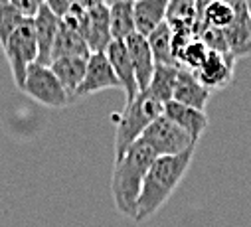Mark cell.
<instances>
[{"label":"cell","instance_id":"23","mask_svg":"<svg viewBox=\"0 0 251 227\" xmlns=\"http://www.w3.org/2000/svg\"><path fill=\"white\" fill-rule=\"evenodd\" d=\"M210 49L206 47V44L198 38H194L190 44H188L180 55H178V66L184 69H190V71H198L202 68V64L208 60Z\"/></svg>","mask_w":251,"mask_h":227},{"label":"cell","instance_id":"30","mask_svg":"<svg viewBox=\"0 0 251 227\" xmlns=\"http://www.w3.org/2000/svg\"><path fill=\"white\" fill-rule=\"evenodd\" d=\"M243 4H245L247 12H249V16H251V0H243Z\"/></svg>","mask_w":251,"mask_h":227},{"label":"cell","instance_id":"8","mask_svg":"<svg viewBox=\"0 0 251 227\" xmlns=\"http://www.w3.org/2000/svg\"><path fill=\"white\" fill-rule=\"evenodd\" d=\"M233 69H235V58L231 53L210 51L208 60L194 73L208 91H214V89H224L233 81Z\"/></svg>","mask_w":251,"mask_h":227},{"label":"cell","instance_id":"29","mask_svg":"<svg viewBox=\"0 0 251 227\" xmlns=\"http://www.w3.org/2000/svg\"><path fill=\"white\" fill-rule=\"evenodd\" d=\"M123 2H137V0H103V4L109 8V6H115V4H123Z\"/></svg>","mask_w":251,"mask_h":227},{"label":"cell","instance_id":"19","mask_svg":"<svg viewBox=\"0 0 251 227\" xmlns=\"http://www.w3.org/2000/svg\"><path fill=\"white\" fill-rule=\"evenodd\" d=\"M109 26L113 42H125L137 32L135 24V2H123L109 6Z\"/></svg>","mask_w":251,"mask_h":227},{"label":"cell","instance_id":"9","mask_svg":"<svg viewBox=\"0 0 251 227\" xmlns=\"http://www.w3.org/2000/svg\"><path fill=\"white\" fill-rule=\"evenodd\" d=\"M81 36L85 38L91 53H105L107 47L113 44L111 26H109V8L105 4H99L91 10H87Z\"/></svg>","mask_w":251,"mask_h":227},{"label":"cell","instance_id":"26","mask_svg":"<svg viewBox=\"0 0 251 227\" xmlns=\"http://www.w3.org/2000/svg\"><path fill=\"white\" fill-rule=\"evenodd\" d=\"M196 38L202 40L210 51L229 53V45H227V40H226L224 30H218V28H212V26H204V28L196 34Z\"/></svg>","mask_w":251,"mask_h":227},{"label":"cell","instance_id":"13","mask_svg":"<svg viewBox=\"0 0 251 227\" xmlns=\"http://www.w3.org/2000/svg\"><path fill=\"white\" fill-rule=\"evenodd\" d=\"M164 117H168L172 123H176L188 136L192 138L194 144H198L200 136L208 129V115L206 111H198L192 107L180 105L176 101H170L164 105Z\"/></svg>","mask_w":251,"mask_h":227},{"label":"cell","instance_id":"21","mask_svg":"<svg viewBox=\"0 0 251 227\" xmlns=\"http://www.w3.org/2000/svg\"><path fill=\"white\" fill-rule=\"evenodd\" d=\"M147 40H149V45H151V51L154 55L156 64H160V66H178L176 58H174V47H172V30L166 22L160 24L154 32H151L147 36Z\"/></svg>","mask_w":251,"mask_h":227},{"label":"cell","instance_id":"6","mask_svg":"<svg viewBox=\"0 0 251 227\" xmlns=\"http://www.w3.org/2000/svg\"><path fill=\"white\" fill-rule=\"evenodd\" d=\"M139 140L143 144H147L156 154V158L158 156H176V154L186 152L188 148L196 146L192 142V138L176 123H172L168 117H164V113L149 125V129L143 133V136Z\"/></svg>","mask_w":251,"mask_h":227},{"label":"cell","instance_id":"7","mask_svg":"<svg viewBox=\"0 0 251 227\" xmlns=\"http://www.w3.org/2000/svg\"><path fill=\"white\" fill-rule=\"evenodd\" d=\"M105 89H121V81L117 79L111 62L107 60V53H91L87 60V71L85 77L75 93V99L87 97Z\"/></svg>","mask_w":251,"mask_h":227},{"label":"cell","instance_id":"11","mask_svg":"<svg viewBox=\"0 0 251 227\" xmlns=\"http://www.w3.org/2000/svg\"><path fill=\"white\" fill-rule=\"evenodd\" d=\"M125 44H127L131 62H133V68H135V73H137L139 91L145 93L149 89V85H151V79H152L154 68H156V62H154V55L151 51L149 40H147V36L135 32L131 38L125 40Z\"/></svg>","mask_w":251,"mask_h":227},{"label":"cell","instance_id":"14","mask_svg":"<svg viewBox=\"0 0 251 227\" xmlns=\"http://www.w3.org/2000/svg\"><path fill=\"white\" fill-rule=\"evenodd\" d=\"M210 93L212 91H208L200 83V79L196 77L194 71L180 68L178 77H176V85H174L172 101L186 105V107H192V109H198V111H204L208 101H210Z\"/></svg>","mask_w":251,"mask_h":227},{"label":"cell","instance_id":"15","mask_svg":"<svg viewBox=\"0 0 251 227\" xmlns=\"http://www.w3.org/2000/svg\"><path fill=\"white\" fill-rule=\"evenodd\" d=\"M87 60L89 58H61V60H53L50 64L51 71L59 79L61 87L66 89L70 99H75V93H77V89L85 77Z\"/></svg>","mask_w":251,"mask_h":227},{"label":"cell","instance_id":"10","mask_svg":"<svg viewBox=\"0 0 251 227\" xmlns=\"http://www.w3.org/2000/svg\"><path fill=\"white\" fill-rule=\"evenodd\" d=\"M107 60L111 62V68L117 75V79L121 81V89L125 91V97H127V103H131L133 99H137L139 91V83H137V73L131 62V55L127 49V44L125 42H113L107 47Z\"/></svg>","mask_w":251,"mask_h":227},{"label":"cell","instance_id":"20","mask_svg":"<svg viewBox=\"0 0 251 227\" xmlns=\"http://www.w3.org/2000/svg\"><path fill=\"white\" fill-rule=\"evenodd\" d=\"M178 71H180L178 66H160V64H156L154 75L151 79V85H149L147 93L162 105L170 103L172 95H174V85H176Z\"/></svg>","mask_w":251,"mask_h":227},{"label":"cell","instance_id":"28","mask_svg":"<svg viewBox=\"0 0 251 227\" xmlns=\"http://www.w3.org/2000/svg\"><path fill=\"white\" fill-rule=\"evenodd\" d=\"M74 2L79 4V6L85 8V10H91V8L99 6V4H103V0H74Z\"/></svg>","mask_w":251,"mask_h":227},{"label":"cell","instance_id":"24","mask_svg":"<svg viewBox=\"0 0 251 227\" xmlns=\"http://www.w3.org/2000/svg\"><path fill=\"white\" fill-rule=\"evenodd\" d=\"M166 22L196 24V0H170Z\"/></svg>","mask_w":251,"mask_h":227},{"label":"cell","instance_id":"18","mask_svg":"<svg viewBox=\"0 0 251 227\" xmlns=\"http://www.w3.org/2000/svg\"><path fill=\"white\" fill-rule=\"evenodd\" d=\"M170 0H137L135 2V24L137 32L149 36L160 24L166 22Z\"/></svg>","mask_w":251,"mask_h":227},{"label":"cell","instance_id":"1","mask_svg":"<svg viewBox=\"0 0 251 227\" xmlns=\"http://www.w3.org/2000/svg\"><path fill=\"white\" fill-rule=\"evenodd\" d=\"M194 150L196 146L176 156H158L152 162L139 196L137 217H135L137 223H143L149 217H152L168 202V198L178 188V184L188 172V168H190Z\"/></svg>","mask_w":251,"mask_h":227},{"label":"cell","instance_id":"12","mask_svg":"<svg viewBox=\"0 0 251 227\" xmlns=\"http://www.w3.org/2000/svg\"><path fill=\"white\" fill-rule=\"evenodd\" d=\"M32 20H34V32H36V40H38V62L36 64L50 66L51 64V49H53V44H55L59 26H61V18L55 16L44 4Z\"/></svg>","mask_w":251,"mask_h":227},{"label":"cell","instance_id":"17","mask_svg":"<svg viewBox=\"0 0 251 227\" xmlns=\"http://www.w3.org/2000/svg\"><path fill=\"white\" fill-rule=\"evenodd\" d=\"M89 55H91V49L85 38L61 20V26H59L53 49H51V62L61 60V58H89Z\"/></svg>","mask_w":251,"mask_h":227},{"label":"cell","instance_id":"27","mask_svg":"<svg viewBox=\"0 0 251 227\" xmlns=\"http://www.w3.org/2000/svg\"><path fill=\"white\" fill-rule=\"evenodd\" d=\"M10 4L24 16V18H34L38 10L44 6V0H10Z\"/></svg>","mask_w":251,"mask_h":227},{"label":"cell","instance_id":"2","mask_svg":"<svg viewBox=\"0 0 251 227\" xmlns=\"http://www.w3.org/2000/svg\"><path fill=\"white\" fill-rule=\"evenodd\" d=\"M154 160L156 154L141 140H137L125 152L123 158L115 160L113 176H111V194L119 213H123L125 217L131 219L137 217L139 196Z\"/></svg>","mask_w":251,"mask_h":227},{"label":"cell","instance_id":"31","mask_svg":"<svg viewBox=\"0 0 251 227\" xmlns=\"http://www.w3.org/2000/svg\"><path fill=\"white\" fill-rule=\"evenodd\" d=\"M2 4H10V0H0V6Z\"/></svg>","mask_w":251,"mask_h":227},{"label":"cell","instance_id":"3","mask_svg":"<svg viewBox=\"0 0 251 227\" xmlns=\"http://www.w3.org/2000/svg\"><path fill=\"white\" fill-rule=\"evenodd\" d=\"M164 113V105L152 99L147 91L139 93L137 99L125 105L123 113L117 119V131H115V160L123 158L127 152L149 129V125L158 119Z\"/></svg>","mask_w":251,"mask_h":227},{"label":"cell","instance_id":"25","mask_svg":"<svg viewBox=\"0 0 251 227\" xmlns=\"http://www.w3.org/2000/svg\"><path fill=\"white\" fill-rule=\"evenodd\" d=\"M26 18L12 6V4H2L0 6V45L4 47L8 38L16 32V28L24 22Z\"/></svg>","mask_w":251,"mask_h":227},{"label":"cell","instance_id":"5","mask_svg":"<svg viewBox=\"0 0 251 227\" xmlns=\"http://www.w3.org/2000/svg\"><path fill=\"white\" fill-rule=\"evenodd\" d=\"M22 91L30 99H34L40 105L50 107V109L68 107L72 101L70 95L66 93V89L61 87L59 79L55 77V73L51 71V68L44 66V64L30 66L26 79H24V85H22Z\"/></svg>","mask_w":251,"mask_h":227},{"label":"cell","instance_id":"4","mask_svg":"<svg viewBox=\"0 0 251 227\" xmlns=\"http://www.w3.org/2000/svg\"><path fill=\"white\" fill-rule=\"evenodd\" d=\"M2 49L8 60V66H10L12 79H14L16 87L22 89L30 66H34L38 62V40H36V32H34V20L26 18L16 28V32L8 38V42L4 44Z\"/></svg>","mask_w":251,"mask_h":227},{"label":"cell","instance_id":"22","mask_svg":"<svg viewBox=\"0 0 251 227\" xmlns=\"http://www.w3.org/2000/svg\"><path fill=\"white\" fill-rule=\"evenodd\" d=\"M235 18V10L226 4L224 0H214V2L204 10V16H202V24L200 28L196 30V34L204 28V26H212V28H218V30H226L227 26H231Z\"/></svg>","mask_w":251,"mask_h":227},{"label":"cell","instance_id":"16","mask_svg":"<svg viewBox=\"0 0 251 227\" xmlns=\"http://www.w3.org/2000/svg\"><path fill=\"white\" fill-rule=\"evenodd\" d=\"M224 34L229 45V53L233 58H241V55L251 53V16L247 8L235 10V18L231 26L224 30Z\"/></svg>","mask_w":251,"mask_h":227}]
</instances>
